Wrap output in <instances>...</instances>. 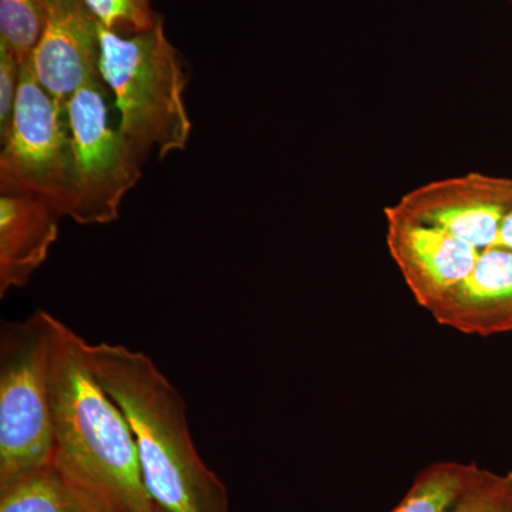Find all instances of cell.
<instances>
[{
  "mask_svg": "<svg viewBox=\"0 0 512 512\" xmlns=\"http://www.w3.org/2000/svg\"><path fill=\"white\" fill-rule=\"evenodd\" d=\"M84 355L136 439L148 494L167 512H228L220 477L202 460L181 393L141 352L84 342Z\"/></svg>",
  "mask_w": 512,
  "mask_h": 512,
  "instance_id": "2",
  "label": "cell"
},
{
  "mask_svg": "<svg viewBox=\"0 0 512 512\" xmlns=\"http://www.w3.org/2000/svg\"><path fill=\"white\" fill-rule=\"evenodd\" d=\"M0 512H87L53 464L0 488Z\"/></svg>",
  "mask_w": 512,
  "mask_h": 512,
  "instance_id": "11",
  "label": "cell"
},
{
  "mask_svg": "<svg viewBox=\"0 0 512 512\" xmlns=\"http://www.w3.org/2000/svg\"><path fill=\"white\" fill-rule=\"evenodd\" d=\"M2 144V195L42 198L66 217L72 197V134L66 107L39 83L32 57L22 62L12 127Z\"/></svg>",
  "mask_w": 512,
  "mask_h": 512,
  "instance_id": "5",
  "label": "cell"
},
{
  "mask_svg": "<svg viewBox=\"0 0 512 512\" xmlns=\"http://www.w3.org/2000/svg\"><path fill=\"white\" fill-rule=\"evenodd\" d=\"M52 315L5 322L0 335V488L53 460Z\"/></svg>",
  "mask_w": 512,
  "mask_h": 512,
  "instance_id": "4",
  "label": "cell"
},
{
  "mask_svg": "<svg viewBox=\"0 0 512 512\" xmlns=\"http://www.w3.org/2000/svg\"><path fill=\"white\" fill-rule=\"evenodd\" d=\"M389 210L406 220L443 229L478 254L498 248L512 210V178L470 173L434 181L404 195Z\"/></svg>",
  "mask_w": 512,
  "mask_h": 512,
  "instance_id": "7",
  "label": "cell"
},
{
  "mask_svg": "<svg viewBox=\"0 0 512 512\" xmlns=\"http://www.w3.org/2000/svg\"><path fill=\"white\" fill-rule=\"evenodd\" d=\"M151 512H167V511L163 510V508L158 507V505H156V508H154V510Z\"/></svg>",
  "mask_w": 512,
  "mask_h": 512,
  "instance_id": "17",
  "label": "cell"
},
{
  "mask_svg": "<svg viewBox=\"0 0 512 512\" xmlns=\"http://www.w3.org/2000/svg\"><path fill=\"white\" fill-rule=\"evenodd\" d=\"M481 470L476 463L460 461L430 464L414 477L409 491L390 512H447Z\"/></svg>",
  "mask_w": 512,
  "mask_h": 512,
  "instance_id": "10",
  "label": "cell"
},
{
  "mask_svg": "<svg viewBox=\"0 0 512 512\" xmlns=\"http://www.w3.org/2000/svg\"><path fill=\"white\" fill-rule=\"evenodd\" d=\"M498 248L510 249V251H512V210L508 212L507 217H505Z\"/></svg>",
  "mask_w": 512,
  "mask_h": 512,
  "instance_id": "16",
  "label": "cell"
},
{
  "mask_svg": "<svg viewBox=\"0 0 512 512\" xmlns=\"http://www.w3.org/2000/svg\"><path fill=\"white\" fill-rule=\"evenodd\" d=\"M50 202L32 195H0V295L28 284L59 234Z\"/></svg>",
  "mask_w": 512,
  "mask_h": 512,
  "instance_id": "9",
  "label": "cell"
},
{
  "mask_svg": "<svg viewBox=\"0 0 512 512\" xmlns=\"http://www.w3.org/2000/svg\"><path fill=\"white\" fill-rule=\"evenodd\" d=\"M100 30L83 0H49L45 32L30 57L39 83L64 107L87 84L103 82Z\"/></svg>",
  "mask_w": 512,
  "mask_h": 512,
  "instance_id": "8",
  "label": "cell"
},
{
  "mask_svg": "<svg viewBox=\"0 0 512 512\" xmlns=\"http://www.w3.org/2000/svg\"><path fill=\"white\" fill-rule=\"evenodd\" d=\"M49 18V0H0V45L19 62L32 56Z\"/></svg>",
  "mask_w": 512,
  "mask_h": 512,
  "instance_id": "12",
  "label": "cell"
},
{
  "mask_svg": "<svg viewBox=\"0 0 512 512\" xmlns=\"http://www.w3.org/2000/svg\"><path fill=\"white\" fill-rule=\"evenodd\" d=\"M73 147L72 197L66 217L77 224H110L141 178V158L111 124L104 82H93L66 104Z\"/></svg>",
  "mask_w": 512,
  "mask_h": 512,
  "instance_id": "6",
  "label": "cell"
},
{
  "mask_svg": "<svg viewBox=\"0 0 512 512\" xmlns=\"http://www.w3.org/2000/svg\"><path fill=\"white\" fill-rule=\"evenodd\" d=\"M22 63L9 49L0 45V138L8 137L18 99Z\"/></svg>",
  "mask_w": 512,
  "mask_h": 512,
  "instance_id": "15",
  "label": "cell"
},
{
  "mask_svg": "<svg viewBox=\"0 0 512 512\" xmlns=\"http://www.w3.org/2000/svg\"><path fill=\"white\" fill-rule=\"evenodd\" d=\"M104 29L134 35L153 28L160 19L151 0H83Z\"/></svg>",
  "mask_w": 512,
  "mask_h": 512,
  "instance_id": "13",
  "label": "cell"
},
{
  "mask_svg": "<svg viewBox=\"0 0 512 512\" xmlns=\"http://www.w3.org/2000/svg\"><path fill=\"white\" fill-rule=\"evenodd\" d=\"M100 40L101 79L114 94L121 133L137 156L143 160L153 148L160 158L184 150L192 128L184 103L187 77L163 19L134 35L101 26Z\"/></svg>",
  "mask_w": 512,
  "mask_h": 512,
  "instance_id": "3",
  "label": "cell"
},
{
  "mask_svg": "<svg viewBox=\"0 0 512 512\" xmlns=\"http://www.w3.org/2000/svg\"><path fill=\"white\" fill-rule=\"evenodd\" d=\"M447 512H512V473L481 470Z\"/></svg>",
  "mask_w": 512,
  "mask_h": 512,
  "instance_id": "14",
  "label": "cell"
},
{
  "mask_svg": "<svg viewBox=\"0 0 512 512\" xmlns=\"http://www.w3.org/2000/svg\"><path fill=\"white\" fill-rule=\"evenodd\" d=\"M84 342L52 316L53 467L87 512H151L137 443L120 407L90 369Z\"/></svg>",
  "mask_w": 512,
  "mask_h": 512,
  "instance_id": "1",
  "label": "cell"
}]
</instances>
